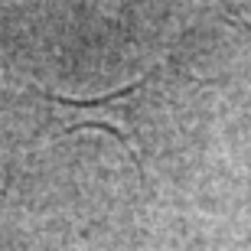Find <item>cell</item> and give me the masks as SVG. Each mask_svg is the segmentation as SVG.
Segmentation results:
<instances>
[{
	"label": "cell",
	"mask_w": 251,
	"mask_h": 251,
	"mask_svg": "<svg viewBox=\"0 0 251 251\" xmlns=\"http://www.w3.org/2000/svg\"><path fill=\"white\" fill-rule=\"evenodd\" d=\"M144 88H147V78H137L124 88L95 95V98H72V95H59L49 92V88H36V95L46 101L49 124L59 137H69L78 130H104L118 144H124L134 167L144 173V150H140V137H137V108Z\"/></svg>",
	"instance_id": "6da1fadb"
}]
</instances>
